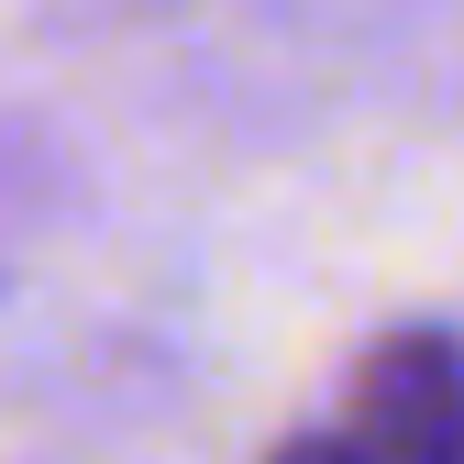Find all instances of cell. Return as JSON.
I'll return each mask as SVG.
<instances>
[{"label":"cell","mask_w":464,"mask_h":464,"mask_svg":"<svg viewBox=\"0 0 464 464\" xmlns=\"http://www.w3.org/2000/svg\"><path fill=\"white\" fill-rule=\"evenodd\" d=\"M354 442H365V464H464V365L442 343L376 354V376L354 398Z\"/></svg>","instance_id":"6da1fadb"},{"label":"cell","mask_w":464,"mask_h":464,"mask_svg":"<svg viewBox=\"0 0 464 464\" xmlns=\"http://www.w3.org/2000/svg\"><path fill=\"white\" fill-rule=\"evenodd\" d=\"M276 464H365V442H299V453H276Z\"/></svg>","instance_id":"7a4b0ae2"}]
</instances>
